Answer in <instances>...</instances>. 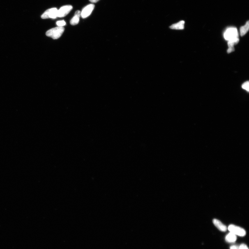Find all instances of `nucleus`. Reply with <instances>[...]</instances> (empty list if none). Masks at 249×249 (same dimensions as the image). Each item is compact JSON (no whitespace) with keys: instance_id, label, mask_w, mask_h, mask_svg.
I'll return each mask as SVG.
<instances>
[{"instance_id":"obj_1","label":"nucleus","mask_w":249,"mask_h":249,"mask_svg":"<svg viewBox=\"0 0 249 249\" xmlns=\"http://www.w3.org/2000/svg\"><path fill=\"white\" fill-rule=\"evenodd\" d=\"M64 28L63 27H59L52 28L49 30L46 33L47 36L54 39H57L60 37L64 32Z\"/></svg>"},{"instance_id":"obj_2","label":"nucleus","mask_w":249,"mask_h":249,"mask_svg":"<svg viewBox=\"0 0 249 249\" xmlns=\"http://www.w3.org/2000/svg\"><path fill=\"white\" fill-rule=\"evenodd\" d=\"M224 37L225 39L227 41L239 38L237 29L234 27L228 28L224 32Z\"/></svg>"},{"instance_id":"obj_3","label":"nucleus","mask_w":249,"mask_h":249,"mask_svg":"<svg viewBox=\"0 0 249 249\" xmlns=\"http://www.w3.org/2000/svg\"><path fill=\"white\" fill-rule=\"evenodd\" d=\"M58 10L56 8H52L46 10L41 16L42 19H55L58 17Z\"/></svg>"},{"instance_id":"obj_4","label":"nucleus","mask_w":249,"mask_h":249,"mask_svg":"<svg viewBox=\"0 0 249 249\" xmlns=\"http://www.w3.org/2000/svg\"><path fill=\"white\" fill-rule=\"evenodd\" d=\"M228 229L229 232L236 235L243 237L246 234V231L244 229L234 225H229L228 227Z\"/></svg>"},{"instance_id":"obj_5","label":"nucleus","mask_w":249,"mask_h":249,"mask_svg":"<svg viewBox=\"0 0 249 249\" xmlns=\"http://www.w3.org/2000/svg\"><path fill=\"white\" fill-rule=\"evenodd\" d=\"M73 8V7L70 5H65L61 7L58 10V17L61 18L66 16L70 13Z\"/></svg>"},{"instance_id":"obj_6","label":"nucleus","mask_w":249,"mask_h":249,"mask_svg":"<svg viewBox=\"0 0 249 249\" xmlns=\"http://www.w3.org/2000/svg\"><path fill=\"white\" fill-rule=\"evenodd\" d=\"M95 5L93 4L88 5L83 9L81 12V17L83 19H85L89 16L95 8Z\"/></svg>"},{"instance_id":"obj_7","label":"nucleus","mask_w":249,"mask_h":249,"mask_svg":"<svg viewBox=\"0 0 249 249\" xmlns=\"http://www.w3.org/2000/svg\"><path fill=\"white\" fill-rule=\"evenodd\" d=\"M239 38H238L228 41V49L227 51L228 54L234 52L235 51L234 45H237L239 42Z\"/></svg>"},{"instance_id":"obj_8","label":"nucleus","mask_w":249,"mask_h":249,"mask_svg":"<svg viewBox=\"0 0 249 249\" xmlns=\"http://www.w3.org/2000/svg\"><path fill=\"white\" fill-rule=\"evenodd\" d=\"M213 222L215 226L219 230L223 232H225L227 230V227L225 225H224V224H222L220 221L217 220V219H214L213 220Z\"/></svg>"},{"instance_id":"obj_9","label":"nucleus","mask_w":249,"mask_h":249,"mask_svg":"<svg viewBox=\"0 0 249 249\" xmlns=\"http://www.w3.org/2000/svg\"><path fill=\"white\" fill-rule=\"evenodd\" d=\"M80 16H81V12L79 10H77L75 12L74 16L71 20L70 24L71 25H75L78 24Z\"/></svg>"},{"instance_id":"obj_10","label":"nucleus","mask_w":249,"mask_h":249,"mask_svg":"<svg viewBox=\"0 0 249 249\" xmlns=\"http://www.w3.org/2000/svg\"><path fill=\"white\" fill-rule=\"evenodd\" d=\"M185 22L184 21H181L176 23L172 24L169 27L171 29L176 30H182L185 28Z\"/></svg>"},{"instance_id":"obj_11","label":"nucleus","mask_w":249,"mask_h":249,"mask_svg":"<svg viewBox=\"0 0 249 249\" xmlns=\"http://www.w3.org/2000/svg\"><path fill=\"white\" fill-rule=\"evenodd\" d=\"M236 240V235L230 232L225 237L226 241L229 243H235Z\"/></svg>"},{"instance_id":"obj_12","label":"nucleus","mask_w":249,"mask_h":249,"mask_svg":"<svg viewBox=\"0 0 249 249\" xmlns=\"http://www.w3.org/2000/svg\"><path fill=\"white\" fill-rule=\"evenodd\" d=\"M249 29V22L248 21L244 26L240 28V35L241 36H244L248 32Z\"/></svg>"},{"instance_id":"obj_13","label":"nucleus","mask_w":249,"mask_h":249,"mask_svg":"<svg viewBox=\"0 0 249 249\" xmlns=\"http://www.w3.org/2000/svg\"><path fill=\"white\" fill-rule=\"evenodd\" d=\"M249 81H247V82L243 83L242 85V88L243 89H245L246 90V91L248 92L249 91Z\"/></svg>"},{"instance_id":"obj_14","label":"nucleus","mask_w":249,"mask_h":249,"mask_svg":"<svg viewBox=\"0 0 249 249\" xmlns=\"http://www.w3.org/2000/svg\"><path fill=\"white\" fill-rule=\"evenodd\" d=\"M58 26L59 27H63L66 25V23L64 20L59 21H57L56 23Z\"/></svg>"},{"instance_id":"obj_15","label":"nucleus","mask_w":249,"mask_h":249,"mask_svg":"<svg viewBox=\"0 0 249 249\" xmlns=\"http://www.w3.org/2000/svg\"><path fill=\"white\" fill-rule=\"evenodd\" d=\"M239 249H248V248L246 245L242 244L239 246Z\"/></svg>"},{"instance_id":"obj_16","label":"nucleus","mask_w":249,"mask_h":249,"mask_svg":"<svg viewBox=\"0 0 249 249\" xmlns=\"http://www.w3.org/2000/svg\"><path fill=\"white\" fill-rule=\"evenodd\" d=\"M230 249H239V246L237 245H233L230 247Z\"/></svg>"},{"instance_id":"obj_17","label":"nucleus","mask_w":249,"mask_h":249,"mask_svg":"<svg viewBox=\"0 0 249 249\" xmlns=\"http://www.w3.org/2000/svg\"><path fill=\"white\" fill-rule=\"evenodd\" d=\"M90 2H91V3H96L98 1H99V0H89Z\"/></svg>"}]
</instances>
